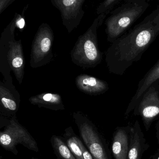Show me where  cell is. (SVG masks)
<instances>
[{
	"mask_svg": "<svg viewBox=\"0 0 159 159\" xmlns=\"http://www.w3.org/2000/svg\"><path fill=\"white\" fill-rule=\"evenodd\" d=\"M75 82L80 91L90 95L102 94L109 90L107 82L88 74L78 75L75 79Z\"/></svg>",
	"mask_w": 159,
	"mask_h": 159,
	"instance_id": "5bb4252c",
	"label": "cell"
},
{
	"mask_svg": "<svg viewBox=\"0 0 159 159\" xmlns=\"http://www.w3.org/2000/svg\"><path fill=\"white\" fill-rule=\"evenodd\" d=\"M149 159H159V148Z\"/></svg>",
	"mask_w": 159,
	"mask_h": 159,
	"instance_id": "603a6c76",
	"label": "cell"
},
{
	"mask_svg": "<svg viewBox=\"0 0 159 159\" xmlns=\"http://www.w3.org/2000/svg\"><path fill=\"white\" fill-rule=\"evenodd\" d=\"M34 159H35V158H34Z\"/></svg>",
	"mask_w": 159,
	"mask_h": 159,
	"instance_id": "d4e9b609",
	"label": "cell"
},
{
	"mask_svg": "<svg viewBox=\"0 0 159 159\" xmlns=\"http://www.w3.org/2000/svg\"><path fill=\"white\" fill-rule=\"evenodd\" d=\"M34 159V158H32V159Z\"/></svg>",
	"mask_w": 159,
	"mask_h": 159,
	"instance_id": "cb8c5ba5",
	"label": "cell"
},
{
	"mask_svg": "<svg viewBox=\"0 0 159 159\" xmlns=\"http://www.w3.org/2000/svg\"><path fill=\"white\" fill-rule=\"evenodd\" d=\"M29 101L30 104L39 108L44 107L54 111L65 109L61 95L57 93H42L31 97Z\"/></svg>",
	"mask_w": 159,
	"mask_h": 159,
	"instance_id": "9a60e30c",
	"label": "cell"
},
{
	"mask_svg": "<svg viewBox=\"0 0 159 159\" xmlns=\"http://www.w3.org/2000/svg\"><path fill=\"white\" fill-rule=\"evenodd\" d=\"M15 1V0H0V15Z\"/></svg>",
	"mask_w": 159,
	"mask_h": 159,
	"instance_id": "44dd1931",
	"label": "cell"
},
{
	"mask_svg": "<svg viewBox=\"0 0 159 159\" xmlns=\"http://www.w3.org/2000/svg\"><path fill=\"white\" fill-rule=\"evenodd\" d=\"M99 27L98 16L87 31L78 38L70 52L72 62L83 69L94 68L102 62L103 54L98 48V41Z\"/></svg>",
	"mask_w": 159,
	"mask_h": 159,
	"instance_id": "277c9868",
	"label": "cell"
},
{
	"mask_svg": "<svg viewBox=\"0 0 159 159\" xmlns=\"http://www.w3.org/2000/svg\"><path fill=\"white\" fill-rule=\"evenodd\" d=\"M149 7L146 0H127L116 7L105 22L107 41L112 43L127 32Z\"/></svg>",
	"mask_w": 159,
	"mask_h": 159,
	"instance_id": "3957f363",
	"label": "cell"
},
{
	"mask_svg": "<svg viewBox=\"0 0 159 159\" xmlns=\"http://www.w3.org/2000/svg\"><path fill=\"white\" fill-rule=\"evenodd\" d=\"M0 144L6 150L17 155L16 146L22 145L28 149L39 152L38 144L27 129L19 123L16 115L11 118H0Z\"/></svg>",
	"mask_w": 159,
	"mask_h": 159,
	"instance_id": "5b68a950",
	"label": "cell"
},
{
	"mask_svg": "<svg viewBox=\"0 0 159 159\" xmlns=\"http://www.w3.org/2000/svg\"><path fill=\"white\" fill-rule=\"evenodd\" d=\"M20 103L19 93L13 84L0 82V114L4 118L16 115Z\"/></svg>",
	"mask_w": 159,
	"mask_h": 159,
	"instance_id": "30bf717a",
	"label": "cell"
},
{
	"mask_svg": "<svg viewBox=\"0 0 159 159\" xmlns=\"http://www.w3.org/2000/svg\"><path fill=\"white\" fill-rule=\"evenodd\" d=\"M159 80V59L139 81L136 92L131 99L125 113V118H127L130 113L134 110L140 98L149 87L153 83Z\"/></svg>",
	"mask_w": 159,
	"mask_h": 159,
	"instance_id": "8fae6325",
	"label": "cell"
},
{
	"mask_svg": "<svg viewBox=\"0 0 159 159\" xmlns=\"http://www.w3.org/2000/svg\"></svg>",
	"mask_w": 159,
	"mask_h": 159,
	"instance_id": "484cf974",
	"label": "cell"
},
{
	"mask_svg": "<svg viewBox=\"0 0 159 159\" xmlns=\"http://www.w3.org/2000/svg\"><path fill=\"white\" fill-rule=\"evenodd\" d=\"M134 116L141 117L146 131L159 118V80L153 83L140 98L134 110Z\"/></svg>",
	"mask_w": 159,
	"mask_h": 159,
	"instance_id": "ba28073f",
	"label": "cell"
},
{
	"mask_svg": "<svg viewBox=\"0 0 159 159\" xmlns=\"http://www.w3.org/2000/svg\"><path fill=\"white\" fill-rule=\"evenodd\" d=\"M73 118L81 137L93 159H111L105 139L89 118L80 111L74 112Z\"/></svg>",
	"mask_w": 159,
	"mask_h": 159,
	"instance_id": "8992f818",
	"label": "cell"
},
{
	"mask_svg": "<svg viewBox=\"0 0 159 159\" xmlns=\"http://www.w3.org/2000/svg\"><path fill=\"white\" fill-rule=\"evenodd\" d=\"M54 35L51 26L43 23L35 34L31 45L30 66L37 68L49 64L53 57L52 52Z\"/></svg>",
	"mask_w": 159,
	"mask_h": 159,
	"instance_id": "52a82bcc",
	"label": "cell"
},
{
	"mask_svg": "<svg viewBox=\"0 0 159 159\" xmlns=\"http://www.w3.org/2000/svg\"><path fill=\"white\" fill-rule=\"evenodd\" d=\"M28 7V5H27L26 7L24 8V11H23V12H22V15L16 13L15 15L14 18L15 19L16 25V28L19 29L21 31H23V29H24L25 25V21L24 15L25 11L27 10Z\"/></svg>",
	"mask_w": 159,
	"mask_h": 159,
	"instance_id": "d6986e66",
	"label": "cell"
},
{
	"mask_svg": "<svg viewBox=\"0 0 159 159\" xmlns=\"http://www.w3.org/2000/svg\"><path fill=\"white\" fill-rule=\"evenodd\" d=\"M85 0H51L52 4L61 13L63 25L70 33L77 28L85 12L83 5Z\"/></svg>",
	"mask_w": 159,
	"mask_h": 159,
	"instance_id": "9c48e42d",
	"label": "cell"
},
{
	"mask_svg": "<svg viewBox=\"0 0 159 159\" xmlns=\"http://www.w3.org/2000/svg\"><path fill=\"white\" fill-rule=\"evenodd\" d=\"M51 144L59 159H76L64 140L56 135L52 136Z\"/></svg>",
	"mask_w": 159,
	"mask_h": 159,
	"instance_id": "2e32d148",
	"label": "cell"
},
{
	"mask_svg": "<svg viewBox=\"0 0 159 159\" xmlns=\"http://www.w3.org/2000/svg\"><path fill=\"white\" fill-rule=\"evenodd\" d=\"M149 148L139 121L135 122L130 127V144L127 159H141L144 152Z\"/></svg>",
	"mask_w": 159,
	"mask_h": 159,
	"instance_id": "7c38bea8",
	"label": "cell"
},
{
	"mask_svg": "<svg viewBox=\"0 0 159 159\" xmlns=\"http://www.w3.org/2000/svg\"><path fill=\"white\" fill-rule=\"evenodd\" d=\"M78 142H79V144L80 145V147L82 151L84 159H93L92 154L89 152L87 148H85V146H84L81 140L79 138H78Z\"/></svg>",
	"mask_w": 159,
	"mask_h": 159,
	"instance_id": "ffe728a7",
	"label": "cell"
},
{
	"mask_svg": "<svg viewBox=\"0 0 159 159\" xmlns=\"http://www.w3.org/2000/svg\"><path fill=\"white\" fill-rule=\"evenodd\" d=\"M131 126H119L112 136L111 152L115 159H127Z\"/></svg>",
	"mask_w": 159,
	"mask_h": 159,
	"instance_id": "4fadbf2b",
	"label": "cell"
},
{
	"mask_svg": "<svg viewBox=\"0 0 159 159\" xmlns=\"http://www.w3.org/2000/svg\"><path fill=\"white\" fill-rule=\"evenodd\" d=\"M155 128H156V138H157L158 144L159 145V119L157 120L156 125H155Z\"/></svg>",
	"mask_w": 159,
	"mask_h": 159,
	"instance_id": "7402d4cb",
	"label": "cell"
},
{
	"mask_svg": "<svg viewBox=\"0 0 159 159\" xmlns=\"http://www.w3.org/2000/svg\"><path fill=\"white\" fill-rule=\"evenodd\" d=\"M66 144L69 148L76 159H84L82 151L78 142L79 138L75 134L72 128H68L66 130L65 134Z\"/></svg>",
	"mask_w": 159,
	"mask_h": 159,
	"instance_id": "e0dca14e",
	"label": "cell"
},
{
	"mask_svg": "<svg viewBox=\"0 0 159 159\" xmlns=\"http://www.w3.org/2000/svg\"><path fill=\"white\" fill-rule=\"evenodd\" d=\"M159 35V7L111 44L106 52L109 72L122 76L139 61Z\"/></svg>",
	"mask_w": 159,
	"mask_h": 159,
	"instance_id": "6da1fadb",
	"label": "cell"
},
{
	"mask_svg": "<svg viewBox=\"0 0 159 159\" xmlns=\"http://www.w3.org/2000/svg\"><path fill=\"white\" fill-rule=\"evenodd\" d=\"M16 28L14 18L2 33L0 39V72L3 76V81L11 84L13 81L11 72L12 71L21 84L25 75V62L22 40L16 41L15 39Z\"/></svg>",
	"mask_w": 159,
	"mask_h": 159,
	"instance_id": "7a4b0ae2",
	"label": "cell"
},
{
	"mask_svg": "<svg viewBox=\"0 0 159 159\" xmlns=\"http://www.w3.org/2000/svg\"><path fill=\"white\" fill-rule=\"evenodd\" d=\"M120 0H106L100 3L97 7L96 13L98 16L104 15L107 16L112 11L115 6L121 2Z\"/></svg>",
	"mask_w": 159,
	"mask_h": 159,
	"instance_id": "ac0fdd59",
	"label": "cell"
}]
</instances>
